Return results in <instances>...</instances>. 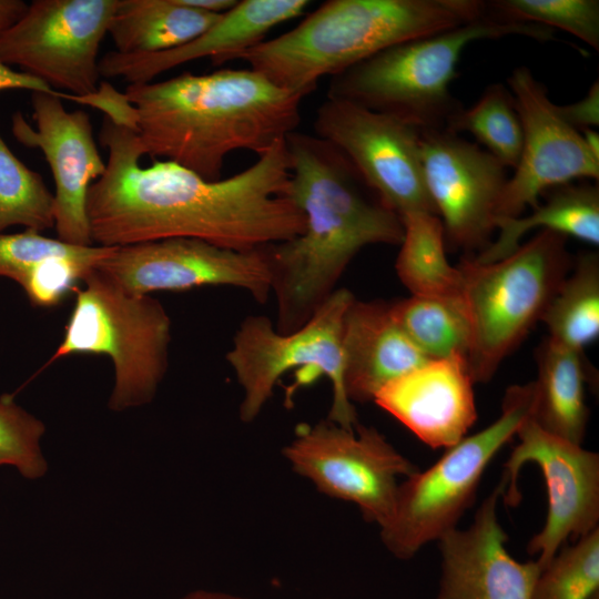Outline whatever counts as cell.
<instances>
[{"instance_id":"cell-1","label":"cell","mask_w":599,"mask_h":599,"mask_svg":"<svg viewBox=\"0 0 599 599\" xmlns=\"http://www.w3.org/2000/svg\"><path fill=\"white\" fill-rule=\"evenodd\" d=\"M99 141L108 151L105 172L92 183L87 200L94 245L183 237L254 251L304 231V215L292 196L285 139L247 169L217 181L166 160L142 167L136 133L106 116Z\"/></svg>"},{"instance_id":"cell-2","label":"cell","mask_w":599,"mask_h":599,"mask_svg":"<svg viewBox=\"0 0 599 599\" xmlns=\"http://www.w3.org/2000/svg\"><path fill=\"white\" fill-rule=\"evenodd\" d=\"M285 145L292 196L305 226L298 236L266 247L281 333L312 317L363 247L399 245L404 236L402 219L364 193L366 185L335 146L297 131Z\"/></svg>"},{"instance_id":"cell-3","label":"cell","mask_w":599,"mask_h":599,"mask_svg":"<svg viewBox=\"0 0 599 599\" xmlns=\"http://www.w3.org/2000/svg\"><path fill=\"white\" fill-rule=\"evenodd\" d=\"M124 93L136 112L144 155L164 158L207 181L221 179L230 153L260 155L296 131L304 98L251 69L183 72L129 84Z\"/></svg>"},{"instance_id":"cell-4","label":"cell","mask_w":599,"mask_h":599,"mask_svg":"<svg viewBox=\"0 0 599 599\" xmlns=\"http://www.w3.org/2000/svg\"><path fill=\"white\" fill-rule=\"evenodd\" d=\"M483 0H329L296 27L231 57L275 85L306 97L337 75L397 43L475 21Z\"/></svg>"},{"instance_id":"cell-5","label":"cell","mask_w":599,"mask_h":599,"mask_svg":"<svg viewBox=\"0 0 599 599\" xmlns=\"http://www.w3.org/2000/svg\"><path fill=\"white\" fill-rule=\"evenodd\" d=\"M508 35L554 40V30L488 12L471 22L414 38L332 77L327 98L390 114L422 130H447L464 108L450 92L465 48L478 40Z\"/></svg>"},{"instance_id":"cell-6","label":"cell","mask_w":599,"mask_h":599,"mask_svg":"<svg viewBox=\"0 0 599 599\" xmlns=\"http://www.w3.org/2000/svg\"><path fill=\"white\" fill-rule=\"evenodd\" d=\"M566 241L561 234L541 230L501 260H464L458 265L470 327L467 364L474 383L489 380L540 321L568 271Z\"/></svg>"},{"instance_id":"cell-7","label":"cell","mask_w":599,"mask_h":599,"mask_svg":"<svg viewBox=\"0 0 599 599\" xmlns=\"http://www.w3.org/2000/svg\"><path fill=\"white\" fill-rule=\"evenodd\" d=\"M83 283L47 365L72 354L106 355L115 373L109 407L121 412L150 403L169 365L171 319L164 306L123 290L95 268Z\"/></svg>"},{"instance_id":"cell-8","label":"cell","mask_w":599,"mask_h":599,"mask_svg":"<svg viewBox=\"0 0 599 599\" xmlns=\"http://www.w3.org/2000/svg\"><path fill=\"white\" fill-rule=\"evenodd\" d=\"M535 404V382L508 387L496 420L447 448L426 470L418 469L399 483L392 516L379 528L390 554L408 560L457 528L475 500L486 467L532 416Z\"/></svg>"},{"instance_id":"cell-9","label":"cell","mask_w":599,"mask_h":599,"mask_svg":"<svg viewBox=\"0 0 599 599\" xmlns=\"http://www.w3.org/2000/svg\"><path fill=\"white\" fill-rule=\"evenodd\" d=\"M354 295L336 288L300 328L281 333L270 318L251 315L240 324L226 359L242 388L240 418L253 422L262 412L278 380L298 369V386L326 377L332 385V405L327 419L344 428L358 424L354 405L343 385L342 331L346 309Z\"/></svg>"},{"instance_id":"cell-10","label":"cell","mask_w":599,"mask_h":599,"mask_svg":"<svg viewBox=\"0 0 599 599\" xmlns=\"http://www.w3.org/2000/svg\"><path fill=\"white\" fill-rule=\"evenodd\" d=\"M283 455L318 491L356 505L379 528L392 516L399 478L418 470L377 429L359 423L353 429L328 419L301 424Z\"/></svg>"},{"instance_id":"cell-11","label":"cell","mask_w":599,"mask_h":599,"mask_svg":"<svg viewBox=\"0 0 599 599\" xmlns=\"http://www.w3.org/2000/svg\"><path fill=\"white\" fill-rule=\"evenodd\" d=\"M118 0H34L0 35V60L53 90L84 97L98 89L99 50Z\"/></svg>"},{"instance_id":"cell-12","label":"cell","mask_w":599,"mask_h":599,"mask_svg":"<svg viewBox=\"0 0 599 599\" xmlns=\"http://www.w3.org/2000/svg\"><path fill=\"white\" fill-rule=\"evenodd\" d=\"M314 130L345 155L364 184L399 217L436 214L424 182L419 129L390 114L326 97L316 111Z\"/></svg>"},{"instance_id":"cell-13","label":"cell","mask_w":599,"mask_h":599,"mask_svg":"<svg viewBox=\"0 0 599 599\" xmlns=\"http://www.w3.org/2000/svg\"><path fill=\"white\" fill-rule=\"evenodd\" d=\"M95 270L138 295L231 286L265 303L272 293L266 247L235 251L196 238H166L115 246Z\"/></svg>"},{"instance_id":"cell-14","label":"cell","mask_w":599,"mask_h":599,"mask_svg":"<svg viewBox=\"0 0 599 599\" xmlns=\"http://www.w3.org/2000/svg\"><path fill=\"white\" fill-rule=\"evenodd\" d=\"M518 444L505 464L504 498L520 499L517 478L521 467L536 464L544 476L548 510L544 527L529 541L542 569L569 538L578 539L599 527V454L541 428L532 416L517 432Z\"/></svg>"},{"instance_id":"cell-15","label":"cell","mask_w":599,"mask_h":599,"mask_svg":"<svg viewBox=\"0 0 599 599\" xmlns=\"http://www.w3.org/2000/svg\"><path fill=\"white\" fill-rule=\"evenodd\" d=\"M507 82L522 128V148L501 192L496 217L520 216L554 187L599 179V159L588 150L581 133L560 116L547 88L531 70L517 67Z\"/></svg>"},{"instance_id":"cell-16","label":"cell","mask_w":599,"mask_h":599,"mask_svg":"<svg viewBox=\"0 0 599 599\" xmlns=\"http://www.w3.org/2000/svg\"><path fill=\"white\" fill-rule=\"evenodd\" d=\"M425 186L445 237L456 247L490 244L507 167L478 144L448 130L420 131Z\"/></svg>"},{"instance_id":"cell-17","label":"cell","mask_w":599,"mask_h":599,"mask_svg":"<svg viewBox=\"0 0 599 599\" xmlns=\"http://www.w3.org/2000/svg\"><path fill=\"white\" fill-rule=\"evenodd\" d=\"M35 128L17 112L11 132L27 148L45 158L54 181V229L58 238L80 246L94 245L87 212L88 191L105 172L93 138L90 116L83 110H65L61 98L31 94Z\"/></svg>"},{"instance_id":"cell-18","label":"cell","mask_w":599,"mask_h":599,"mask_svg":"<svg viewBox=\"0 0 599 599\" xmlns=\"http://www.w3.org/2000/svg\"><path fill=\"white\" fill-rule=\"evenodd\" d=\"M506 487L502 476L480 504L473 524L438 540L437 599H531L541 568L536 560L517 561L506 548L508 536L498 519V501Z\"/></svg>"},{"instance_id":"cell-19","label":"cell","mask_w":599,"mask_h":599,"mask_svg":"<svg viewBox=\"0 0 599 599\" xmlns=\"http://www.w3.org/2000/svg\"><path fill=\"white\" fill-rule=\"evenodd\" d=\"M467 358L428 359L383 386L373 402L432 448L460 441L477 419Z\"/></svg>"},{"instance_id":"cell-20","label":"cell","mask_w":599,"mask_h":599,"mask_svg":"<svg viewBox=\"0 0 599 599\" xmlns=\"http://www.w3.org/2000/svg\"><path fill=\"white\" fill-rule=\"evenodd\" d=\"M307 0H243L189 43L158 53L121 54L110 51L99 61L100 75L122 78L130 84L151 82L180 64L210 58L214 65L264 40L274 27L301 16Z\"/></svg>"},{"instance_id":"cell-21","label":"cell","mask_w":599,"mask_h":599,"mask_svg":"<svg viewBox=\"0 0 599 599\" xmlns=\"http://www.w3.org/2000/svg\"><path fill=\"white\" fill-rule=\"evenodd\" d=\"M343 385L353 404L374 399L390 380L428 361L409 341L390 304L354 300L343 321Z\"/></svg>"},{"instance_id":"cell-22","label":"cell","mask_w":599,"mask_h":599,"mask_svg":"<svg viewBox=\"0 0 599 599\" xmlns=\"http://www.w3.org/2000/svg\"><path fill=\"white\" fill-rule=\"evenodd\" d=\"M530 214L495 217L498 237L474 260L490 263L506 257L520 245L521 238L535 229L572 236L591 245L599 244V189L597 183L564 184L547 191Z\"/></svg>"},{"instance_id":"cell-23","label":"cell","mask_w":599,"mask_h":599,"mask_svg":"<svg viewBox=\"0 0 599 599\" xmlns=\"http://www.w3.org/2000/svg\"><path fill=\"white\" fill-rule=\"evenodd\" d=\"M222 14L182 0H118L108 33L121 54L158 53L194 40Z\"/></svg>"},{"instance_id":"cell-24","label":"cell","mask_w":599,"mask_h":599,"mask_svg":"<svg viewBox=\"0 0 599 599\" xmlns=\"http://www.w3.org/2000/svg\"><path fill=\"white\" fill-rule=\"evenodd\" d=\"M581 353L549 337L538 351V379L532 419L545 430L581 445L589 412Z\"/></svg>"},{"instance_id":"cell-25","label":"cell","mask_w":599,"mask_h":599,"mask_svg":"<svg viewBox=\"0 0 599 599\" xmlns=\"http://www.w3.org/2000/svg\"><path fill=\"white\" fill-rule=\"evenodd\" d=\"M400 219L404 236L395 264L400 282L414 296L463 300V275L447 260L439 216L416 212Z\"/></svg>"},{"instance_id":"cell-26","label":"cell","mask_w":599,"mask_h":599,"mask_svg":"<svg viewBox=\"0 0 599 599\" xmlns=\"http://www.w3.org/2000/svg\"><path fill=\"white\" fill-rule=\"evenodd\" d=\"M540 321L549 338L582 352L599 335V260L595 253L579 257L573 273L558 286Z\"/></svg>"},{"instance_id":"cell-27","label":"cell","mask_w":599,"mask_h":599,"mask_svg":"<svg viewBox=\"0 0 599 599\" xmlns=\"http://www.w3.org/2000/svg\"><path fill=\"white\" fill-rule=\"evenodd\" d=\"M394 319L409 341L428 359L455 354L466 356L470 327L463 300H439L412 295L390 304Z\"/></svg>"},{"instance_id":"cell-28","label":"cell","mask_w":599,"mask_h":599,"mask_svg":"<svg viewBox=\"0 0 599 599\" xmlns=\"http://www.w3.org/2000/svg\"><path fill=\"white\" fill-rule=\"evenodd\" d=\"M447 130L471 134L507 169L517 166L522 128L512 94L504 84L488 85L476 103L456 114Z\"/></svg>"},{"instance_id":"cell-29","label":"cell","mask_w":599,"mask_h":599,"mask_svg":"<svg viewBox=\"0 0 599 599\" xmlns=\"http://www.w3.org/2000/svg\"><path fill=\"white\" fill-rule=\"evenodd\" d=\"M14 225L40 233L54 227V196L0 135V233Z\"/></svg>"},{"instance_id":"cell-30","label":"cell","mask_w":599,"mask_h":599,"mask_svg":"<svg viewBox=\"0 0 599 599\" xmlns=\"http://www.w3.org/2000/svg\"><path fill=\"white\" fill-rule=\"evenodd\" d=\"M599 592V527L560 548L541 569L531 599H590Z\"/></svg>"},{"instance_id":"cell-31","label":"cell","mask_w":599,"mask_h":599,"mask_svg":"<svg viewBox=\"0 0 599 599\" xmlns=\"http://www.w3.org/2000/svg\"><path fill=\"white\" fill-rule=\"evenodd\" d=\"M487 4L499 18L558 28L599 50L598 0H493Z\"/></svg>"},{"instance_id":"cell-32","label":"cell","mask_w":599,"mask_h":599,"mask_svg":"<svg viewBox=\"0 0 599 599\" xmlns=\"http://www.w3.org/2000/svg\"><path fill=\"white\" fill-rule=\"evenodd\" d=\"M43 423L14 403L0 398V466L9 465L28 479H37L47 471L40 440Z\"/></svg>"},{"instance_id":"cell-33","label":"cell","mask_w":599,"mask_h":599,"mask_svg":"<svg viewBox=\"0 0 599 599\" xmlns=\"http://www.w3.org/2000/svg\"><path fill=\"white\" fill-rule=\"evenodd\" d=\"M79 246L31 230L0 233V277L10 278L20 285L37 264L55 255L69 254Z\"/></svg>"},{"instance_id":"cell-34","label":"cell","mask_w":599,"mask_h":599,"mask_svg":"<svg viewBox=\"0 0 599 599\" xmlns=\"http://www.w3.org/2000/svg\"><path fill=\"white\" fill-rule=\"evenodd\" d=\"M71 101L97 108L114 124L135 132L136 112L125 93L119 92L110 83L102 82L95 92L84 97H71Z\"/></svg>"},{"instance_id":"cell-35","label":"cell","mask_w":599,"mask_h":599,"mask_svg":"<svg viewBox=\"0 0 599 599\" xmlns=\"http://www.w3.org/2000/svg\"><path fill=\"white\" fill-rule=\"evenodd\" d=\"M560 116L577 131L599 125V82L596 80L587 94L577 102L557 105Z\"/></svg>"},{"instance_id":"cell-36","label":"cell","mask_w":599,"mask_h":599,"mask_svg":"<svg viewBox=\"0 0 599 599\" xmlns=\"http://www.w3.org/2000/svg\"><path fill=\"white\" fill-rule=\"evenodd\" d=\"M8 89H23L31 92H43L70 100L71 94L55 91L43 81L22 71H16L0 60V91Z\"/></svg>"},{"instance_id":"cell-37","label":"cell","mask_w":599,"mask_h":599,"mask_svg":"<svg viewBox=\"0 0 599 599\" xmlns=\"http://www.w3.org/2000/svg\"><path fill=\"white\" fill-rule=\"evenodd\" d=\"M28 6L21 0H0V35L21 19Z\"/></svg>"},{"instance_id":"cell-38","label":"cell","mask_w":599,"mask_h":599,"mask_svg":"<svg viewBox=\"0 0 599 599\" xmlns=\"http://www.w3.org/2000/svg\"><path fill=\"white\" fill-rule=\"evenodd\" d=\"M189 7L194 9L210 12V13H224L232 9L237 1L235 0H182Z\"/></svg>"},{"instance_id":"cell-39","label":"cell","mask_w":599,"mask_h":599,"mask_svg":"<svg viewBox=\"0 0 599 599\" xmlns=\"http://www.w3.org/2000/svg\"><path fill=\"white\" fill-rule=\"evenodd\" d=\"M180 599H248L230 592L199 589L191 591Z\"/></svg>"},{"instance_id":"cell-40","label":"cell","mask_w":599,"mask_h":599,"mask_svg":"<svg viewBox=\"0 0 599 599\" xmlns=\"http://www.w3.org/2000/svg\"><path fill=\"white\" fill-rule=\"evenodd\" d=\"M579 132L591 154L599 159V133L595 129H585Z\"/></svg>"},{"instance_id":"cell-41","label":"cell","mask_w":599,"mask_h":599,"mask_svg":"<svg viewBox=\"0 0 599 599\" xmlns=\"http://www.w3.org/2000/svg\"><path fill=\"white\" fill-rule=\"evenodd\" d=\"M590 599H599V592L593 595Z\"/></svg>"}]
</instances>
